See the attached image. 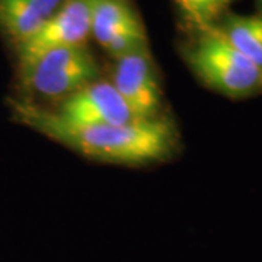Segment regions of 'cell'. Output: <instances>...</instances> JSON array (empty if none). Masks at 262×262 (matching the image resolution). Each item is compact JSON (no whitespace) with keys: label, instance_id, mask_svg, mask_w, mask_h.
<instances>
[{"label":"cell","instance_id":"5b68a950","mask_svg":"<svg viewBox=\"0 0 262 262\" xmlns=\"http://www.w3.org/2000/svg\"><path fill=\"white\" fill-rule=\"evenodd\" d=\"M54 113L82 125H125L140 121L111 80L98 79L58 102Z\"/></svg>","mask_w":262,"mask_h":262},{"label":"cell","instance_id":"8992f818","mask_svg":"<svg viewBox=\"0 0 262 262\" xmlns=\"http://www.w3.org/2000/svg\"><path fill=\"white\" fill-rule=\"evenodd\" d=\"M92 5L94 0H64L34 37L13 50L16 61L50 50L86 46L91 37Z\"/></svg>","mask_w":262,"mask_h":262},{"label":"cell","instance_id":"7a4b0ae2","mask_svg":"<svg viewBox=\"0 0 262 262\" xmlns=\"http://www.w3.org/2000/svg\"><path fill=\"white\" fill-rule=\"evenodd\" d=\"M194 75L219 94L242 99L262 94V70L232 47L215 27L196 32L185 48Z\"/></svg>","mask_w":262,"mask_h":262},{"label":"cell","instance_id":"9c48e42d","mask_svg":"<svg viewBox=\"0 0 262 262\" xmlns=\"http://www.w3.org/2000/svg\"><path fill=\"white\" fill-rule=\"evenodd\" d=\"M139 27L143 24L128 0H94L91 37L102 48L117 34Z\"/></svg>","mask_w":262,"mask_h":262},{"label":"cell","instance_id":"52a82bcc","mask_svg":"<svg viewBox=\"0 0 262 262\" xmlns=\"http://www.w3.org/2000/svg\"><path fill=\"white\" fill-rule=\"evenodd\" d=\"M64 0H0V37L12 51L37 34Z\"/></svg>","mask_w":262,"mask_h":262},{"label":"cell","instance_id":"8fae6325","mask_svg":"<svg viewBox=\"0 0 262 262\" xmlns=\"http://www.w3.org/2000/svg\"><path fill=\"white\" fill-rule=\"evenodd\" d=\"M258 2H259V3H261V5H262V0H258Z\"/></svg>","mask_w":262,"mask_h":262},{"label":"cell","instance_id":"ba28073f","mask_svg":"<svg viewBox=\"0 0 262 262\" xmlns=\"http://www.w3.org/2000/svg\"><path fill=\"white\" fill-rule=\"evenodd\" d=\"M214 27L232 47L262 70V12L255 15L225 13Z\"/></svg>","mask_w":262,"mask_h":262},{"label":"cell","instance_id":"277c9868","mask_svg":"<svg viewBox=\"0 0 262 262\" xmlns=\"http://www.w3.org/2000/svg\"><path fill=\"white\" fill-rule=\"evenodd\" d=\"M111 83L140 121L159 118L163 94L149 48L115 60Z\"/></svg>","mask_w":262,"mask_h":262},{"label":"cell","instance_id":"30bf717a","mask_svg":"<svg viewBox=\"0 0 262 262\" xmlns=\"http://www.w3.org/2000/svg\"><path fill=\"white\" fill-rule=\"evenodd\" d=\"M236 0H175L184 22L196 32L214 27Z\"/></svg>","mask_w":262,"mask_h":262},{"label":"cell","instance_id":"6da1fadb","mask_svg":"<svg viewBox=\"0 0 262 262\" xmlns=\"http://www.w3.org/2000/svg\"><path fill=\"white\" fill-rule=\"evenodd\" d=\"M8 108L13 121L101 163L144 166L163 162L175 153L178 144L173 124L160 117L125 125H82L19 96L8 99Z\"/></svg>","mask_w":262,"mask_h":262},{"label":"cell","instance_id":"3957f363","mask_svg":"<svg viewBox=\"0 0 262 262\" xmlns=\"http://www.w3.org/2000/svg\"><path fill=\"white\" fill-rule=\"evenodd\" d=\"M101 69L86 46L57 48L16 61L19 98L57 102L99 79Z\"/></svg>","mask_w":262,"mask_h":262}]
</instances>
